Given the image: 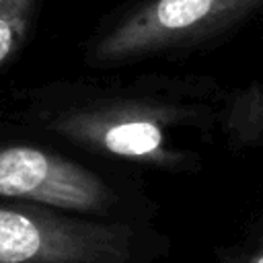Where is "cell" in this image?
<instances>
[{"label": "cell", "instance_id": "277c9868", "mask_svg": "<svg viewBox=\"0 0 263 263\" xmlns=\"http://www.w3.org/2000/svg\"><path fill=\"white\" fill-rule=\"evenodd\" d=\"M0 199L72 214H107L117 203L103 177L31 144H0Z\"/></svg>", "mask_w": 263, "mask_h": 263}, {"label": "cell", "instance_id": "5b68a950", "mask_svg": "<svg viewBox=\"0 0 263 263\" xmlns=\"http://www.w3.org/2000/svg\"><path fill=\"white\" fill-rule=\"evenodd\" d=\"M43 0H0V72L27 45Z\"/></svg>", "mask_w": 263, "mask_h": 263}, {"label": "cell", "instance_id": "8992f818", "mask_svg": "<svg viewBox=\"0 0 263 263\" xmlns=\"http://www.w3.org/2000/svg\"><path fill=\"white\" fill-rule=\"evenodd\" d=\"M249 263H263V249H261L257 255H253V257L249 259Z\"/></svg>", "mask_w": 263, "mask_h": 263}, {"label": "cell", "instance_id": "7a4b0ae2", "mask_svg": "<svg viewBox=\"0 0 263 263\" xmlns=\"http://www.w3.org/2000/svg\"><path fill=\"white\" fill-rule=\"evenodd\" d=\"M263 0H138L90 35L84 62L117 68L197 43L255 10Z\"/></svg>", "mask_w": 263, "mask_h": 263}, {"label": "cell", "instance_id": "3957f363", "mask_svg": "<svg viewBox=\"0 0 263 263\" xmlns=\"http://www.w3.org/2000/svg\"><path fill=\"white\" fill-rule=\"evenodd\" d=\"M132 249L127 224L0 199V263H127Z\"/></svg>", "mask_w": 263, "mask_h": 263}, {"label": "cell", "instance_id": "6da1fadb", "mask_svg": "<svg viewBox=\"0 0 263 263\" xmlns=\"http://www.w3.org/2000/svg\"><path fill=\"white\" fill-rule=\"evenodd\" d=\"M16 97L21 121L86 152L162 168L183 162L171 132L191 111L148 78L49 82Z\"/></svg>", "mask_w": 263, "mask_h": 263}]
</instances>
